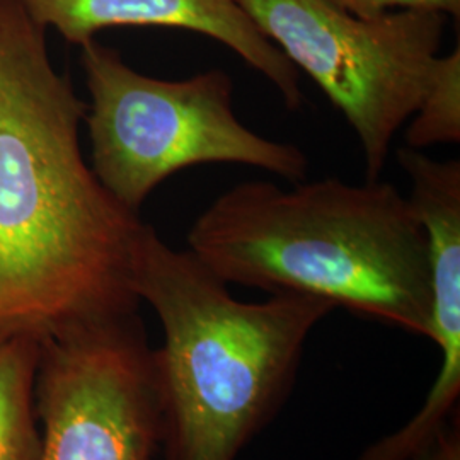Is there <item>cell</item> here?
Instances as JSON below:
<instances>
[{
    "label": "cell",
    "mask_w": 460,
    "mask_h": 460,
    "mask_svg": "<svg viewBox=\"0 0 460 460\" xmlns=\"http://www.w3.org/2000/svg\"><path fill=\"white\" fill-rule=\"evenodd\" d=\"M85 113L51 64L47 30L0 0V336L43 340L138 311L144 222L85 163Z\"/></svg>",
    "instance_id": "6da1fadb"
},
{
    "label": "cell",
    "mask_w": 460,
    "mask_h": 460,
    "mask_svg": "<svg viewBox=\"0 0 460 460\" xmlns=\"http://www.w3.org/2000/svg\"><path fill=\"white\" fill-rule=\"evenodd\" d=\"M188 246L227 285L324 298L431 338L427 232L391 182H241L193 222Z\"/></svg>",
    "instance_id": "7a4b0ae2"
},
{
    "label": "cell",
    "mask_w": 460,
    "mask_h": 460,
    "mask_svg": "<svg viewBox=\"0 0 460 460\" xmlns=\"http://www.w3.org/2000/svg\"><path fill=\"white\" fill-rule=\"evenodd\" d=\"M133 292L157 314L154 370L164 460H237L290 394L314 328L336 307L275 294L243 302L188 251L144 224Z\"/></svg>",
    "instance_id": "3957f363"
},
{
    "label": "cell",
    "mask_w": 460,
    "mask_h": 460,
    "mask_svg": "<svg viewBox=\"0 0 460 460\" xmlns=\"http://www.w3.org/2000/svg\"><path fill=\"white\" fill-rule=\"evenodd\" d=\"M81 66L91 98L84 119L91 167L135 214L161 182L191 165H252L294 182L307 176L309 161L300 148L241 123L224 70L182 81L155 79L96 38L81 45Z\"/></svg>",
    "instance_id": "277c9868"
},
{
    "label": "cell",
    "mask_w": 460,
    "mask_h": 460,
    "mask_svg": "<svg viewBox=\"0 0 460 460\" xmlns=\"http://www.w3.org/2000/svg\"><path fill=\"white\" fill-rule=\"evenodd\" d=\"M256 28L345 115L362 144L367 181H377L397 130L427 93L447 16L346 13L332 0H239Z\"/></svg>",
    "instance_id": "5b68a950"
},
{
    "label": "cell",
    "mask_w": 460,
    "mask_h": 460,
    "mask_svg": "<svg viewBox=\"0 0 460 460\" xmlns=\"http://www.w3.org/2000/svg\"><path fill=\"white\" fill-rule=\"evenodd\" d=\"M38 460H154L163 414L154 349L137 313L40 340Z\"/></svg>",
    "instance_id": "8992f818"
},
{
    "label": "cell",
    "mask_w": 460,
    "mask_h": 460,
    "mask_svg": "<svg viewBox=\"0 0 460 460\" xmlns=\"http://www.w3.org/2000/svg\"><path fill=\"white\" fill-rule=\"evenodd\" d=\"M47 31L72 45L118 26L174 28L210 36L279 89L290 110L304 102L296 66L264 36L239 0H17Z\"/></svg>",
    "instance_id": "52a82bcc"
},
{
    "label": "cell",
    "mask_w": 460,
    "mask_h": 460,
    "mask_svg": "<svg viewBox=\"0 0 460 460\" xmlns=\"http://www.w3.org/2000/svg\"><path fill=\"white\" fill-rule=\"evenodd\" d=\"M40 340L0 336V460H38L41 433L34 406Z\"/></svg>",
    "instance_id": "ba28073f"
},
{
    "label": "cell",
    "mask_w": 460,
    "mask_h": 460,
    "mask_svg": "<svg viewBox=\"0 0 460 460\" xmlns=\"http://www.w3.org/2000/svg\"><path fill=\"white\" fill-rule=\"evenodd\" d=\"M406 132L414 150L460 142V49L440 55L418 110Z\"/></svg>",
    "instance_id": "9c48e42d"
},
{
    "label": "cell",
    "mask_w": 460,
    "mask_h": 460,
    "mask_svg": "<svg viewBox=\"0 0 460 460\" xmlns=\"http://www.w3.org/2000/svg\"><path fill=\"white\" fill-rule=\"evenodd\" d=\"M346 13L358 17H377L393 11H433L448 17L460 16V0H332Z\"/></svg>",
    "instance_id": "30bf717a"
},
{
    "label": "cell",
    "mask_w": 460,
    "mask_h": 460,
    "mask_svg": "<svg viewBox=\"0 0 460 460\" xmlns=\"http://www.w3.org/2000/svg\"><path fill=\"white\" fill-rule=\"evenodd\" d=\"M410 460H460V414L457 412L429 444Z\"/></svg>",
    "instance_id": "8fae6325"
}]
</instances>
